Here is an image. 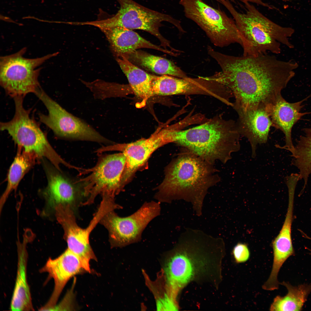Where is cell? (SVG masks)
<instances>
[{
    "instance_id": "cell-1",
    "label": "cell",
    "mask_w": 311,
    "mask_h": 311,
    "mask_svg": "<svg viewBox=\"0 0 311 311\" xmlns=\"http://www.w3.org/2000/svg\"><path fill=\"white\" fill-rule=\"evenodd\" d=\"M208 54L221 71L215 79L226 87L235 98L236 111L267 107L282 96V90L295 76L298 64L295 60L284 61L267 54L237 56L223 54L212 47Z\"/></svg>"
},
{
    "instance_id": "cell-2",
    "label": "cell",
    "mask_w": 311,
    "mask_h": 311,
    "mask_svg": "<svg viewBox=\"0 0 311 311\" xmlns=\"http://www.w3.org/2000/svg\"><path fill=\"white\" fill-rule=\"evenodd\" d=\"M214 165L184 148L167 166L155 198L160 203L179 199L190 202L200 215L208 190L221 180Z\"/></svg>"
},
{
    "instance_id": "cell-3",
    "label": "cell",
    "mask_w": 311,
    "mask_h": 311,
    "mask_svg": "<svg viewBox=\"0 0 311 311\" xmlns=\"http://www.w3.org/2000/svg\"><path fill=\"white\" fill-rule=\"evenodd\" d=\"M240 136L236 122L221 115L188 129L176 128L172 132V142L213 165L217 161L225 164L240 150Z\"/></svg>"
},
{
    "instance_id": "cell-4",
    "label": "cell",
    "mask_w": 311,
    "mask_h": 311,
    "mask_svg": "<svg viewBox=\"0 0 311 311\" xmlns=\"http://www.w3.org/2000/svg\"><path fill=\"white\" fill-rule=\"evenodd\" d=\"M219 2L225 7L235 20L241 37L243 56H257L268 52L278 54L281 51V44L294 48L289 39L295 32L292 28L274 22L249 2L243 3L244 13L237 11L228 0Z\"/></svg>"
},
{
    "instance_id": "cell-5",
    "label": "cell",
    "mask_w": 311,
    "mask_h": 311,
    "mask_svg": "<svg viewBox=\"0 0 311 311\" xmlns=\"http://www.w3.org/2000/svg\"><path fill=\"white\" fill-rule=\"evenodd\" d=\"M24 97L14 98L15 112L10 121L0 122V129L7 132L18 147L35 154L38 158H46L61 171V164L69 168L72 165L64 160L55 151L36 122L30 115L31 109L23 105Z\"/></svg>"
},
{
    "instance_id": "cell-6",
    "label": "cell",
    "mask_w": 311,
    "mask_h": 311,
    "mask_svg": "<svg viewBox=\"0 0 311 311\" xmlns=\"http://www.w3.org/2000/svg\"><path fill=\"white\" fill-rule=\"evenodd\" d=\"M120 7L114 16L100 20L89 21L88 24L100 30L116 27L130 29H139L153 35L160 41L164 48L176 52L177 50L170 45V42L160 33V28L164 22L175 26L182 33L185 32L179 20L172 16L145 7L133 0H117Z\"/></svg>"
},
{
    "instance_id": "cell-7",
    "label": "cell",
    "mask_w": 311,
    "mask_h": 311,
    "mask_svg": "<svg viewBox=\"0 0 311 311\" xmlns=\"http://www.w3.org/2000/svg\"><path fill=\"white\" fill-rule=\"evenodd\" d=\"M26 51L24 48L16 53L0 57V85L13 98L34 93L40 87L38 77L41 69L37 67L57 54L30 59L23 57Z\"/></svg>"
},
{
    "instance_id": "cell-8",
    "label": "cell",
    "mask_w": 311,
    "mask_h": 311,
    "mask_svg": "<svg viewBox=\"0 0 311 311\" xmlns=\"http://www.w3.org/2000/svg\"><path fill=\"white\" fill-rule=\"evenodd\" d=\"M185 16L205 33L212 43L223 48L235 43L242 45L241 37L235 21L220 9L203 0H180Z\"/></svg>"
},
{
    "instance_id": "cell-9",
    "label": "cell",
    "mask_w": 311,
    "mask_h": 311,
    "mask_svg": "<svg viewBox=\"0 0 311 311\" xmlns=\"http://www.w3.org/2000/svg\"><path fill=\"white\" fill-rule=\"evenodd\" d=\"M161 211L160 203L152 201L144 203L136 211L126 217L119 216L114 210L110 211L99 223L108 232L111 246L123 247L140 241L144 230L160 215Z\"/></svg>"
},
{
    "instance_id": "cell-10",
    "label": "cell",
    "mask_w": 311,
    "mask_h": 311,
    "mask_svg": "<svg viewBox=\"0 0 311 311\" xmlns=\"http://www.w3.org/2000/svg\"><path fill=\"white\" fill-rule=\"evenodd\" d=\"M205 250L186 233H183L165 262L164 272L168 286L173 290L186 284L207 265L203 258Z\"/></svg>"
},
{
    "instance_id": "cell-11",
    "label": "cell",
    "mask_w": 311,
    "mask_h": 311,
    "mask_svg": "<svg viewBox=\"0 0 311 311\" xmlns=\"http://www.w3.org/2000/svg\"><path fill=\"white\" fill-rule=\"evenodd\" d=\"M47 109L48 114L40 113V121L51 129L58 137L106 144L111 141L104 137L83 120L62 107L39 87L34 93Z\"/></svg>"
},
{
    "instance_id": "cell-12",
    "label": "cell",
    "mask_w": 311,
    "mask_h": 311,
    "mask_svg": "<svg viewBox=\"0 0 311 311\" xmlns=\"http://www.w3.org/2000/svg\"><path fill=\"white\" fill-rule=\"evenodd\" d=\"M126 161L122 152L99 157L96 165L90 170V174L80 180L83 183L85 196H88L82 205L92 204L99 194L115 197L120 192L121 179Z\"/></svg>"
},
{
    "instance_id": "cell-13",
    "label": "cell",
    "mask_w": 311,
    "mask_h": 311,
    "mask_svg": "<svg viewBox=\"0 0 311 311\" xmlns=\"http://www.w3.org/2000/svg\"><path fill=\"white\" fill-rule=\"evenodd\" d=\"M54 210L56 219L63 230L67 248L79 258L86 272L90 273V261L97 259L90 246L89 237L99 223L98 220L93 217L88 226L82 228L78 225L75 212L69 205L59 204Z\"/></svg>"
},
{
    "instance_id": "cell-14",
    "label": "cell",
    "mask_w": 311,
    "mask_h": 311,
    "mask_svg": "<svg viewBox=\"0 0 311 311\" xmlns=\"http://www.w3.org/2000/svg\"><path fill=\"white\" fill-rule=\"evenodd\" d=\"M170 143V127L168 126L147 139L109 147V150L121 151L126 157V164L121 179V187L123 188L136 170L145 163L155 150Z\"/></svg>"
},
{
    "instance_id": "cell-15",
    "label": "cell",
    "mask_w": 311,
    "mask_h": 311,
    "mask_svg": "<svg viewBox=\"0 0 311 311\" xmlns=\"http://www.w3.org/2000/svg\"><path fill=\"white\" fill-rule=\"evenodd\" d=\"M48 184L43 194L49 208L59 204L69 205L76 212L85 197L83 185L77 184L62 175L56 168L45 166Z\"/></svg>"
},
{
    "instance_id": "cell-16",
    "label": "cell",
    "mask_w": 311,
    "mask_h": 311,
    "mask_svg": "<svg viewBox=\"0 0 311 311\" xmlns=\"http://www.w3.org/2000/svg\"><path fill=\"white\" fill-rule=\"evenodd\" d=\"M40 272L47 273L54 284L50 299L41 308V310H49L54 306L68 281L75 275L86 272L79 258L67 248L57 257L49 258Z\"/></svg>"
},
{
    "instance_id": "cell-17",
    "label": "cell",
    "mask_w": 311,
    "mask_h": 311,
    "mask_svg": "<svg viewBox=\"0 0 311 311\" xmlns=\"http://www.w3.org/2000/svg\"><path fill=\"white\" fill-rule=\"evenodd\" d=\"M237 112L238 131L240 136L246 138L249 142L251 156L255 158L257 145L267 141L270 128L272 126L270 116L264 107Z\"/></svg>"
},
{
    "instance_id": "cell-18",
    "label": "cell",
    "mask_w": 311,
    "mask_h": 311,
    "mask_svg": "<svg viewBox=\"0 0 311 311\" xmlns=\"http://www.w3.org/2000/svg\"><path fill=\"white\" fill-rule=\"evenodd\" d=\"M309 96L299 101L290 103L282 96L268 107L266 110L272 123V126L281 130L285 136V144L283 146L276 145V147L285 149L289 152L294 148L291 137L292 129L293 126L304 115L311 112L301 113L304 106L303 103Z\"/></svg>"
},
{
    "instance_id": "cell-19",
    "label": "cell",
    "mask_w": 311,
    "mask_h": 311,
    "mask_svg": "<svg viewBox=\"0 0 311 311\" xmlns=\"http://www.w3.org/2000/svg\"><path fill=\"white\" fill-rule=\"evenodd\" d=\"M101 30L107 39L111 50L115 58L126 57L141 48L153 49L170 55L176 56L174 52L151 43L131 29L116 27Z\"/></svg>"
},
{
    "instance_id": "cell-20",
    "label": "cell",
    "mask_w": 311,
    "mask_h": 311,
    "mask_svg": "<svg viewBox=\"0 0 311 311\" xmlns=\"http://www.w3.org/2000/svg\"><path fill=\"white\" fill-rule=\"evenodd\" d=\"M26 241L18 243V262L16 279L10 309L12 311L34 310L26 277Z\"/></svg>"
},
{
    "instance_id": "cell-21",
    "label": "cell",
    "mask_w": 311,
    "mask_h": 311,
    "mask_svg": "<svg viewBox=\"0 0 311 311\" xmlns=\"http://www.w3.org/2000/svg\"><path fill=\"white\" fill-rule=\"evenodd\" d=\"M126 76L132 90L144 105L153 96L152 84L153 75L149 74L124 57L115 58Z\"/></svg>"
},
{
    "instance_id": "cell-22",
    "label": "cell",
    "mask_w": 311,
    "mask_h": 311,
    "mask_svg": "<svg viewBox=\"0 0 311 311\" xmlns=\"http://www.w3.org/2000/svg\"><path fill=\"white\" fill-rule=\"evenodd\" d=\"M125 58L134 65L157 74L182 78L188 77L171 61L145 51L136 50Z\"/></svg>"
},
{
    "instance_id": "cell-23",
    "label": "cell",
    "mask_w": 311,
    "mask_h": 311,
    "mask_svg": "<svg viewBox=\"0 0 311 311\" xmlns=\"http://www.w3.org/2000/svg\"><path fill=\"white\" fill-rule=\"evenodd\" d=\"M38 158L34 153L25 151L22 148L18 147L17 153L8 173L6 187L0 199L1 211L10 193L16 189L24 175Z\"/></svg>"
},
{
    "instance_id": "cell-24",
    "label": "cell",
    "mask_w": 311,
    "mask_h": 311,
    "mask_svg": "<svg viewBox=\"0 0 311 311\" xmlns=\"http://www.w3.org/2000/svg\"><path fill=\"white\" fill-rule=\"evenodd\" d=\"M280 284L285 286L288 291L284 297L276 296L270 308V311H296L302 310L303 306L311 293V284H304L293 286L283 281Z\"/></svg>"
},
{
    "instance_id": "cell-25",
    "label": "cell",
    "mask_w": 311,
    "mask_h": 311,
    "mask_svg": "<svg viewBox=\"0 0 311 311\" xmlns=\"http://www.w3.org/2000/svg\"><path fill=\"white\" fill-rule=\"evenodd\" d=\"M304 134L296 141L294 149L290 151L292 158L291 164L297 168L300 180L304 185L302 191L307 185L311 175V126L303 129Z\"/></svg>"
},
{
    "instance_id": "cell-26",
    "label": "cell",
    "mask_w": 311,
    "mask_h": 311,
    "mask_svg": "<svg viewBox=\"0 0 311 311\" xmlns=\"http://www.w3.org/2000/svg\"><path fill=\"white\" fill-rule=\"evenodd\" d=\"M295 188L292 185L288 187V204L285 219L279 234L273 240L272 244L273 251L280 252L291 256L295 253L291 239V227Z\"/></svg>"
},
{
    "instance_id": "cell-27",
    "label": "cell",
    "mask_w": 311,
    "mask_h": 311,
    "mask_svg": "<svg viewBox=\"0 0 311 311\" xmlns=\"http://www.w3.org/2000/svg\"><path fill=\"white\" fill-rule=\"evenodd\" d=\"M233 253L236 262L241 263L247 261L250 256V251L247 245L239 243L234 247Z\"/></svg>"
},
{
    "instance_id": "cell-28",
    "label": "cell",
    "mask_w": 311,
    "mask_h": 311,
    "mask_svg": "<svg viewBox=\"0 0 311 311\" xmlns=\"http://www.w3.org/2000/svg\"><path fill=\"white\" fill-rule=\"evenodd\" d=\"M218 1L221 0H215ZM242 2H252L256 3L257 5H259L264 7H267L270 9H272L273 8V6L270 5L269 4L265 2L264 1V0H239Z\"/></svg>"
},
{
    "instance_id": "cell-29",
    "label": "cell",
    "mask_w": 311,
    "mask_h": 311,
    "mask_svg": "<svg viewBox=\"0 0 311 311\" xmlns=\"http://www.w3.org/2000/svg\"><path fill=\"white\" fill-rule=\"evenodd\" d=\"M306 238L307 239H309V240H311V237L309 236H306ZM309 250L310 251V253H309L311 255V250L310 249H309Z\"/></svg>"
},
{
    "instance_id": "cell-30",
    "label": "cell",
    "mask_w": 311,
    "mask_h": 311,
    "mask_svg": "<svg viewBox=\"0 0 311 311\" xmlns=\"http://www.w3.org/2000/svg\"><path fill=\"white\" fill-rule=\"evenodd\" d=\"M282 0V1H284L286 2V1H288L289 0Z\"/></svg>"
}]
</instances>
